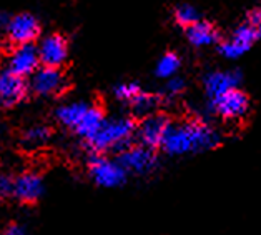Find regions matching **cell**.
<instances>
[{"mask_svg": "<svg viewBox=\"0 0 261 235\" xmlns=\"http://www.w3.org/2000/svg\"><path fill=\"white\" fill-rule=\"evenodd\" d=\"M220 142V133L212 125L201 120H188V122L170 124L160 149L171 157H181L213 150L218 147Z\"/></svg>", "mask_w": 261, "mask_h": 235, "instance_id": "cell-1", "label": "cell"}, {"mask_svg": "<svg viewBox=\"0 0 261 235\" xmlns=\"http://www.w3.org/2000/svg\"><path fill=\"white\" fill-rule=\"evenodd\" d=\"M135 130L137 124L130 117L105 119L100 130L87 144L95 154H105L108 150L120 152L132 144V138L135 137Z\"/></svg>", "mask_w": 261, "mask_h": 235, "instance_id": "cell-2", "label": "cell"}, {"mask_svg": "<svg viewBox=\"0 0 261 235\" xmlns=\"http://www.w3.org/2000/svg\"><path fill=\"white\" fill-rule=\"evenodd\" d=\"M88 175L98 187L117 189L123 185L128 174L113 158H108L105 154H93L88 160Z\"/></svg>", "mask_w": 261, "mask_h": 235, "instance_id": "cell-3", "label": "cell"}, {"mask_svg": "<svg viewBox=\"0 0 261 235\" xmlns=\"http://www.w3.org/2000/svg\"><path fill=\"white\" fill-rule=\"evenodd\" d=\"M117 162L122 165L126 174L133 175H148L155 172V169L158 167V157L155 150L133 144L118 152Z\"/></svg>", "mask_w": 261, "mask_h": 235, "instance_id": "cell-4", "label": "cell"}, {"mask_svg": "<svg viewBox=\"0 0 261 235\" xmlns=\"http://www.w3.org/2000/svg\"><path fill=\"white\" fill-rule=\"evenodd\" d=\"M258 37H259V27H254V25L245 22L238 25L233 34L220 43L218 50L225 59L230 60L240 59L241 55H245L256 43Z\"/></svg>", "mask_w": 261, "mask_h": 235, "instance_id": "cell-5", "label": "cell"}, {"mask_svg": "<svg viewBox=\"0 0 261 235\" xmlns=\"http://www.w3.org/2000/svg\"><path fill=\"white\" fill-rule=\"evenodd\" d=\"M210 109L225 120H240L250 110V99L243 90L233 88V90L210 100Z\"/></svg>", "mask_w": 261, "mask_h": 235, "instance_id": "cell-6", "label": "cell"}, {"mask_svg": "<svg viewBox=\"0 0 261 235\" xmlns=\"http://www.w3.org/2000/svg\"><path fill=\"white\" fill-rule=\"evenodd\" d=\"M67 79L62 74L60 68L54 67H39L37 70L30 75L29 90H32L39 97H52L59 95L65 90Z\"/></svg>", "mask_w": 261, "mask_h": 235, "instance_id": "cell-7", "label": "cell"}, {"mask_svg": "<svg viewBox=\"0 0 261 235\" xmlns=\"http://www.w3.org/2000/svg\"><path fill=\"white\" fill-rule=\"evenodd\" d=\"M170 124V119L165 113H150V115L143 117V120L137 125L135 130L140 145L151 150L160 149Z\"/></svg>", "mask_w": 261, "mask_h": 235, "instance_id": "cell-8", "label": "cell"}, {"mask_svg": "<svg viewBox=\"0 0 261 235\" xmlns=\"http://www.w3.org/2000/svg\"><path fill=\"white\" fill-rule=\"evenodd\" d=\"M5 34L15 45L34 43L40 35V22L35 15L29 14V12H22V14L10 17Z\"/></svg>", "mask_w": 261, "mask_h": 235, "instance_id": "cell-9", "label": "cell"}, {"mask_svg": "<svg viewBox=\"0 0 261 235\" xmlns=\"http://www.w3.org/2000/svg\"><path fill=\"white\" fill-rule=\"evenodd\" d=\"M29 82L5 70H0V109H12L22 104L29 95Z\"/></svg>", "mask_w": 261, "mask_h": 235, "instance_id": "cell-10", "label": "cell"}, {"mask_svg": "<svg viewBox=\"0 0 261 235\" xmlns=\"http://www.w3.org/2000/svg\"><path fill=\"white\" fill-rule=\"evenodd\" d=\"M45 192V182L39 172H23L20 175L14 177V194L12 197L17 199L20 204L32 205L42 199Z\"/></svg>", "mask_w": 261, "mask_h": 235, "instance_id": "cell-11", "label": "cell"}, {"mask_svg": "<svg viewBox=\"0 0 261 235\" xmlns=\"http://www.w3.org/2000/svg\"><path fill=\"white\" fill-rule=\"evenodd\" d=\"M37 52L43 67L60 68L68 59V42L60 34H50L42 39Z\"/></svg>", "mask_w": 261, "mask_h": 235, "instance_id": "cell-12", "label": "cell"}, {"mask_svg": "<svg viewBox=\"0 0 261 235\" xmlns=\"http://www.w3.org/2000/svg\"><path fill=\"white\" fill-rule=\"evenodd\" d=\"M40 65L39 52L34 43L27 45H15L7 59V70L18 77H30Z\"/></svg>", "mask_w": 261, "mask_h": 235, "instance_id": "cell-13", "label": "cell"}, {"mask_svg": "<svg viewBox=\"0 0 261 235\" xmlns=\"http://www.w3.org/2000/svg\"><path fill=\"white\" fill-rule=\"evenodd\" d=\"M241 84V74L238 70H215L210 72L205 79H203V85H205V92L208 99H216L220 95L238 88Z\"/></svg>", "mask_w": 261, "mask_h": 235, "instance_id": "cell-14", "label": "cell"}, {"mask_svg": "<svg viewBox=\"0 0 261 235\" xmlns=\"http://www.w3.org/2000/svg\"><path fill=\"white\" fill-rule=\"evenodd\" d=\"M187 39L193 47H210L218 42V30L210 22L200 20L187 29Z\"/></svg>", "mask_w": 261, "mask_h": 235, "instance_id": "cell-15", "label": "cell"}, {"mask_svg": "<svg viewBox=\"0 0 261 235\" xmlns=\"http://www.w3.org/2000/svg\"><path fill=\"white\" fill-rule=\"evenodd\" d=\"M105 122V115H103V110L100 109L97 105H90L88 107V110L85 112V115L82 117L80 124L75 127V133L84 138L85 142H88L90 138L100 130L101 124Z\"/></svg>", "mask_w": 261, "mask_h": 235, "instance_id": "cell-16", "label": "cell"}, {"mask_svg": "<svg viewBox=\"0 0 261 235\" xmlns=\"http://www.w3.org/2000/svg\"><path fill=\"white\" fill-rule=\"evenodd\" d=\"M88 107H90V104H87V102L63 104L55 110V119L60 125L67 127V129H70V130H75V127L80 124V120L85 115Z\"/></svg>", "mask_w": 261, "mask_h": 235, "instance_id": "cell-17", "label": "cell"}, {"mask_svg": "<svg viewBox=\"0 0 261 235\" xmlns=\"http://www.w3.org/2000/svg\"><path fill=\"white\" fill-rule=\"evenodd\" d=\"M52 138V129L47 125H32L22 133V145L25 149H40Z\"/></svg>", "mask_w": 261, "mask_h": 235, "instance_id": "cell-18", "label": "cell"}, {"mask_svg": "<svg viewBox=\"0 0 261 235\" xmlns=\"http://www.w3.org/2000/svg\"><path fill=\"white\" fill-rule=\"evenodd\" d=\"M158 102H160V99H158L156 95L142 90L128 105L132 107V110L135 112L137 115L146 117V115H150V113H155L153 110L156 109Z\"/></svg>", "mask_w": 261, "mask_h": 235, "instance_id": "cell-19", "label": "cell"}, {"mask_svg": "<svg viewBox=\"0 0 261 235\" xmlns=\"http://www.w3.org/2000/svg\"><path fill=\"white\" fill-rule=\"evenodd\" d=\"M180 65H181L180 57H178L176 54H173V52H167L160 60H158L155 74H156V77L168 80L171 77H175L178 68H180Z\"/></svg>", "mask_w": 261, "mask_h": 235, "instance_id": "cell-20", "label": "cell"}, {"mask_svg": "<svg viewBox=\"0 0 261 235\" xmlns=\"http://www.w3.org/2000/svg\"><path fill=\"white\" fill-rule=\"evenodd\" d=\"M173 17H175V22L178 25H181V27H185V29H188L190 25L200 22V12L190 4L176 5V9L173 12Z\"/></svg>", "mask_w": 261, "mask_h": 235, "instance_id": "cell-21", "label": "cell"}, {"mask_svg": "<svg viewBox=\"0 0 261 235\" xmlns=\"http://www.w3.org/2000/svg\"><path fill=\"white\" fill-rule=\"evenodd\" d=\"M142 90L143 88L140 87L137 82H122V84H118L115 88H113V93H115V97L120 100V102L130 104Z\"/></svg>", "mask_w": 261, "mask_h": 235, "instance_id": "cell-22", "label": "cell"}, {"mask_svg": "<svg viewBox=\"0 0 261 235\" xmlns=\"http://www.w3.org/2000/svg\"><path fill=\"white\" fill-rule=\"evenodd\" d=\"M185 80L181 77H171L167 80V85H165L163 92L167 97H178L185 92Z\"/></svg>", "mask_w": 261, "mask_h": 235, "instance_id": "cell-23", "label": "cell"}, {"mask_svg": "<svg viewBox=\"0 0 261 235\" xmlns=\"http://www.w3.org/2000/svg\"><path fill=\"white\" fill-rule=\"evenodd\" d=\"M14 194V177L9 174H0V200H5Z\"/></svg>", "mask_w": 261, "mask_h": 235, "instance_id": "cell-24", "label": "cell"}, {"mask_svg": "<svg viewBox=\"0 0 261 235\" xmlns=\"http://www.w3.org/2000/svg\"><path fill=\"white\" fill-rule=\"evenodd\" d=\"M0 235H27V227L22 224H9Z\"/></svg>", "mask_w": 261, "mask_h": 235, "instance_id": "cell-25", "label": "cell"}, {"mask_svg": "<svg viewBox=\"0 0 261 235\" xmlns=\"http://www.w3.org/2000/svg\"><path fill=\"white\" fill-rule=\"evenodd\" d=\"M246 22L254 25V27H259V24H261V12H259V9H253V10L248 12Z\"/></svg>", "mask_w": 261, "mask_h": 235, "instance_id": "cell-26", "label": "cell"}, {"mask_svg": "<svg viewBox=\"0 0 261 235\" xmlns=\"http://www.w3.org/2000/svg\"><path fill=\"white\" fill-rule=\"evenodd\" d=\"M9 20H10L9 14L0 12V32H5V29H7V25H9Z\"/></svg>", "mask_w": 261, "mask_h": 235, "instance_id": "cell-27", "label": "cell"}]
</instances>
